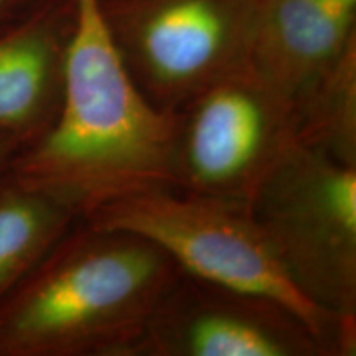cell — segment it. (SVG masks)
I'll return each instance as SVG.
<instances>
[{
    "mask_svg": "<svg viewBox=\"0 0 356 356\" xmlns=\"http://www.w3.org/2000/svg\"><path fill=\"white\" fill-rule=\"evenodd\" d=\"M175 131L177 113L155 108L129 74L101 0H76L60 113L10 175L84 220L131 195L175 188Z\"/></svg>",
    "mask_w": 356,
    "mask_h": 356,
    "instance_id": "cell-1",
    "label": "cell"
},
{
    "mask_svg": "<svg viewBox=\"0 0 356 356\" xmlns=\"http://www.w3.org/2000/svg\"><path fill=\"white\" fill-rule=\"evenodd\" d=\"M356 44V0H274L256 8L244 65L293 99Z\"/></svg>",
    "mask_w": 356,
    "mask_h": 356,
    "instance_id": "cell-8",
    "label": "cell"
},
{
    "mask_svg": "<svg viewBox=\"0 0 356 356\" xmlns=\"http://www.w3.org/2000/svg\"><path fill=\"white\" fill-rule=\"evenodd\" d=\"M136 356H333L282 302L181 274L163 293Z\"/></svg>",
    "mask_w": 356,
    "mask_h": 356,
    "instance_id": "cell-7",
    "label": "cell"
},
{
    "mask_svg": "<svg viewBox=\"0 0 356 356\" xmlns=\"http://www.w3.org/2000/svg\"><path fill=\"white\" fill-rule=\"evenodd\" d=\"M84 220L149 239L195 277L282 302L305 320L333 356L356 353V318L318 309L297 291L248 203L155 188L106 204Z\"/></svg>",
    "mask_w": 356,
    "mask_h": 356,
    "instance_id": "cell-3",
    "label": "cell"
},
{
    "mask_svg": "<svg viewBox=\"0 0 356 356\" xmlns=\"http://www.w3.org/2000/svg\"><path fill=\"white\" fill-rule=\"evenodd\" d=\"M24 147V140L0 129V184L10 175L13 162H15L17 155L22 152Z\"/></svg>",
    "mask_w": 356,
    "mask_h": 356,
    "instance_id": "cell-13",
    "label": "cell"
},
{
    "mask_svg": "<svg viewBox=\"0 0 356 356\" xmlns=\"http://www.w3.org/2000/svg\"><path fill=\"white\" fill-rule=\"evenodd\" d=\"M297 144L356 165V44L292 99Z\"/></svg>",
    "mask_w": 356,
    "mask_h": 356,
    "instance_id": "cell-11",
    "label": "cell"
},
{
    "mask_svg": "<svg viewBox=\"0 0 356 356\" xmlns=\"http://www.w3.org/2000/svg\"><path fill=\"white\" fill-rule=\"evenodd\" d=\"M42 0H0V33L30 15Z\"/></svg>",
    "mask_w": 356,
    "mask_h": 356,
    "instance_id": "cell-12",
    "label": "cell"
},
{
    "mask_svg": "<svg viewBox=\"0 0 356 356\" xmlns=\"http://www.w3.org/2000/svg\"><path fill=\"white\" fill-rule=\"evenodd\" d=\"M246 2L249 3V6H251L252 8H259V7H262V6H266V3H270V2H274V0H246Z\"/></svg>",
    "mask_w": 356,
    "mask_h": 356,
    "instance_id": "cell-14",
    "label": "cell"
},
{
    "mask_svg": "<svg viewBox=\"0 0 356 356\" xmlns=\"http://www.w3.org/2000/svg\"><path fill=\"white\" fill-rule=\"evenodd\" d=\"M78 220L63 203L12 175L0 184V304Z\"/></svg>",
    "mask_w": 356,
    "mask_h": 356,
    "instance_id": "cell-10",
    "label": "cell"
},
{
    "mask_svg": "<svg viewBox=\"0 0 356 356\" xmlns=\"http://www.w3.org/2000/svg\"><path fill=\"white\" fill-rule=\"evenodd\" d=\"M76 0H42L0 33V129L38 140L60 113Z\"/></svg>",
    "mask_w": 356,
    "mask_h": 356,
    "instance_id": "cell-9",
    "label": "cell"
},
{
    "mask_svg": "<svg viewBox=\"0 0 356 356\" xmlns=\"http://www.w3.org/2000/svg\"><path fill=\"white\" fill-rule=\"evenodd\" d=\"M134 83L173 111L244 63L254 8L246 0H101Z\"/></svg>",
    "mask_w": 356,
    "mask_h": 356,
    "instance_id": "cell-6",
    "label": "cell"
},
{
    "mask_svg": "<svg viewBox=\"0 0 356 356\" xmlns=\"http://www.w3.org/2000/svg\"><path fill=\"white\" fill-rule=\"evenodd\" d=\"M180 274L149 239L78 220L0 304V356H136Z\"/></svg>",
    "mask_w": 356,
    "mask_h": 356,
    "instance_id": "cell-2",
    "label": "cell"
},
{
    "mask_svg": "<svg viewBox=\"0 0 356 356\" xmlns=\"http://www.w3.org/2000/svg\"><path fill=\"white\" fill-rule=\"evenodd\" d=\"M249 208L297 291L356 318V165L297 144Z\"/></svg>",
    "mask_w": 356,
    "mask_h": 356,
    "instance_id": "cell-4",
    "label": "cell"
},
{
    "mask_svg": "<svg viewBox=\"0 0 356 356\" xmlns=\"http://www.w3.org/2000/svg\"><path fill=\"white\" fill-rule=\"evenodd\" d=\"M293 145L292 101L243 63L177 111L173 184L249 204Z\"/></svg>",
    "mask_w": 356,
    "mask_h": 356,
    "instance_id": "cell-5",
    "label": "cell"
}]
</instances>
